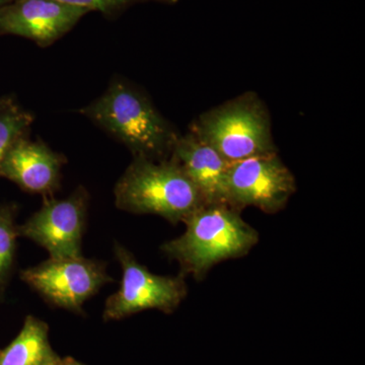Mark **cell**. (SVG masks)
Here are the masks:
<instances>
[{"mask_svg": "<svg viewBox=\"0 0 365 365\" xmlns=\"http://www.w3.org/2000/svg\"><path fill=\"white\" fill-rule=\"evenodd\" d=\"M90 195L78 187L64 199L46 198L23 225H18L19 237H26L44 248L50 259L83 256L81 244L88 217Z\"/></svg>", "mask_w": 365, "mask_h": 365, "instance_id": "cell-8", "label": "cell"}, {"mask_svg": "<svg viewBox=\"0 0 365 365\" xmlns=\"http://www.w3.org/2000/svg\"><path fill=\"white\" fill-rule=\"evenodd\" d=\"M115 205L133 215H153L184 222L204 199L179 165L168 158H133L114 189Z\"/></svg>", "mask_w": 365, "mask_h": 365, "instance_id": "cell-3", "label": "cell"}, {"mask_svg": "<svg viewBox=\"0 0 365 365\" xmlns=\"http://www.w3.org/2000/svg\"><path fill=\"white\" fill-rule=\"evenodd\" d=\"M114 253L121 266L122 278L119 289L106 300L105 322L118 321L148 309L172 314L186 299L188 287L185 276L151 273L119 242H115Z\"/></svg>", "mask_w": 365, "mask_h": 365, "instance_id": "cell-5", "label": "cell"}, {"mask_svg": "<svg viewBox=\"0 0 365 365\" xmlns=\"http://www.w3.org/2000/svg\"><path fill=\"white\" fill-rule=\"evenodd\" d=\"M90 13L56 0H13L0 9V36H18L47 48Z\"/></svg>", "mask_w": 365, "mask_h": 365, "instance_id": "cell-9", "label": "cell"}, {"mask_svg": "<svg viewBox=\"0 0 365 365\" xmlns=\"http://www.w3.org/2000/svg\"><path fill=\"white\" fill-rule=\"evenodd\" d=\"M189 132L230 163L277 153L270 113L255 91H246L202 113Z\"/></svg>", "mask_w": 365, "mask_h": 365, "instance_id": "cell-4", "label": "cell"}, {"mask_svg": "<svg viewBox=\"0 0 365 365\" xmlns=\"http://www.w3.org/2000/svg\"><path fill=\"white\" fill-rule=\"evenodd\" d=\"M199 190L205 204H227V179L230 163L192 134L181 135L170 157Z\"/></svg>", "mask_w": 365, "mask_h": 365, "instance_id": "cell-11", "label": "cell"}, {"mask_svg": "<svg viewBox=\"0 0 365 365\" xmlns=\"http://www.w3.org/2000/svg\"><path fill=\"white\" fill-rule=\"evenodd\" d=\"M21 278L51 306L81 314L86 300L113 282L104 262L83 256L49 258L21 271Z\"/></svg>", "mask_w": 365, "mask_h": 365, "instance_id": "cell-6", "label": "cell"}, {"mask_svg": "<svg viewBox=\"0 0 365 365\" xmlns=\"http://www.w3.org/2000/svg\"><path fill=\"white\" fill-rule=\"evenodd\" d=\"M16 213L14 205L0 206V297L6 292L14 270L19 237Z\"/></svg>", "mask_w": 365, "mask_h": 365, "instance_id": "cell-14", "label": "cell"}, {"mask_svg": "<svg viewBox=\"0 0 365 365\" xmlns=\"http://www.w3.org/2000/svg\"><path fill=\"white\" fill-rule=\"evenodd\" d=\"M11 1H13V0H0V9L4 6H6L7 4H9V2Z\"/></svg>", "mask_w": 365, "mask_h": 365, "instance_id": "cell-17", "label": "cell"}, {"mask_svg": "<svg viewBox=\"0 0 365 365\" xmlns=\"http://www.w3.org/2000/svg\"><path fill=\"white\" fill-rule=\"evenodd\" d=\"M56 365H83L78 362V360L71 359V357H66V359H59V361L57 362Z\"/></svg>", "mask_w": 365, "mask_h": 365, "instance_id": "cell-16", "label": "cell"}, {"mask_svg": "<svg viewBox=\"0 0 365 365\" xmlns=\"http://www.w3.org/2000/svg\"><path fill=\"white\" fill-rule=\"evenodd\" d=\"M66 158L29 134L19 137L0 163V177L18 185L24 191L51 196L59 189Z\"/></svg>", "mask_w": 365, "mask_h": 365, "instance_id": "cell-10", "label": "cell"}, {"mask_svg": "<svg viewBox=\"0 0 365 365\" xmlns=\"http://www.w3.org/2000/svg\"><path fill=\"white\" fill-rule=\"evenodd\" d=\"M59 359L50 344L49 327L34 316L26 317L16 339L0 350V365H56Z\"/></svg>", "mask_w": 365, "mask_h": 365, "instance_id": "cell-12", "label": "cell"}, {"mask_svg": "<svg viewBox=\"0 0 365 365\" xmlns=\"http://www.w3.org/2000/svg\"><path fill=\"white\" fill-rule=\"evenodd\" d=\"M56 1L86 9L90 11H98L106 16H115L136 4H148V2L175 4L179 0H56Z\"/></svg>", "mask_w": 365, "mask_h": 365, "instance_id": "cell-15", "label": "cell"}, {"mask_svg": "<svg viewBox=\"0 0 365 365\" xmlns=\"http://www.w3.org/2000/svg\"><path fill=\"white\" fill-rule=\"evenodd\" d=\"M184 223V234L163 242L160 251L179 263L181 275L198 281L217 264L247 256L259 242L258 232L227 204H204Z\"/></svg>", "mask_w": 365, "mask_h": 365, "instance_id": "cell-2", "label": "cell"}, {"mask_svg": "<svg viewBox=\"0 0 365 365\" xmlns=\"http://www.w3.org/2000/svg\"><path fill=\"white\" fill-rule=\"evenodd\" d=\"M228 205L242 212L256 207L274 215L287 207L297 181L278 153L230 163L227 179Z\"/></svg>", "mask_w": 365, "mask_h": 365, "instance_id": "cell-7", "label": "cell"}, {"mask_svg": "<svg viewBox=\"0 0 365 365\" xmlns=\"http://www.w3.org/2000/svg\"><path fill=\"white\" fill-rule=\"evenodd\" d=\"M34 116L11 96L0 97V163L19 137L29 134Z\"/></svg>", "mask_w": 365, "mask_h": 365, "instance_id": "cell-13", "label": "cell"}, {"mask_svg": "<svg viewBox=\"0 0 365 365\" xmlns=\"http://www.w3.org/2000/svg\"><path fill=\"white\" fill-rule=\"evenodd\" d=\"M81 113L126 146L133 158L168 160L181 136L143 91L119 76Z\"/></svg>", "mask_w": 365, "mask_h": 365, "instance_id": "cell-1", "label": "cell"}]
</instances>
